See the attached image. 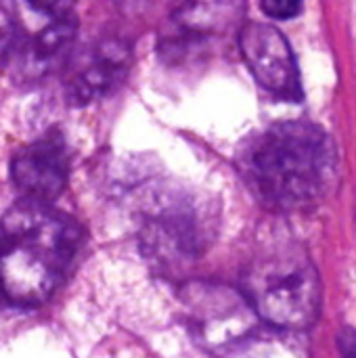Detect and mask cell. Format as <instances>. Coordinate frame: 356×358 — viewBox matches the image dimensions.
Masks as SVG:
<instances>
[{
  "instance_id": "8",
  "label": "cell",
  "mask_w": 356,
  "mask_h": 358,
  "mask_svg": "<svg viewBox=\"0 0 356 358\" xmlns=\"http://www.w3.org/2000/svg\"><path fill=\"white\" fill-rule=\"evenodd\" d=\"M71 159L61 134H46L15 153L10 180L21 199L52 206L69 182Z\"/></svg>"
},
{
  "instance_id": "5",
  "label": "cell",
  "mask_w": 356,
  "mask_h": 358,
  "mask_svg": "<svg viewBox=\"0 0 356 358\" xmlns=\"http://www.w3.org/2000/svg\"><path fill=\"white\" fill-rule=\"evenodd\" d=\"M134 61L132 44L120 36H105L92 42L76 59L65 80V101L71 107H86L113 94Z\"/></svg>"
},
{
  "instance_id": "12",
  "label": "cell",
  "mask_w": 356,
  "mask_h": 358,
  "mask_svg": "<svg viewBox=\"0 0 356 358\" xmlns=\"http://www.w3.org/2000/svg\"><path fill=\"white\" fill-rule=\"evenodd\" d=\"M260 8L273 19H292L302 10V2L296 0H264Z\"/></svg>"
},
{
  "instance_id": "13",
  "label": "cell",
  "mask_w": 356,
  "mask_h": 358,
  "mask_svg": "<svg viewBox=\"0 0 356 358\" xmlns=\"http://www.w3.org/2000/svg\"><path fill=\"white\" fill-rule=\"evenodd\" d=\"M338 346L342 358H356V331L353 327H344L338 336Z\"/></svg>"
},
{
  "instance_id": "1",
  "label": "cell",
  "mask_w": 356,
  "mask_h": 358,
  "mask_svg": "<svg viewBox=\"0 0 356 358\" xmlns=\"http://www.w3.org/2000/svg\"><path fill=\"white\" fill-rule=\"evenodd\" d=\"M237 170L262 206L275 212L304 210L325 199L334 187L338 149L313 122H279L241 145Z\"/></svg>"
},
{
  "instance_id": "3",
  "label": "cell",
  "mask_w": 356,
  "mask_h": 358,
  "mask_svg": "<svg viewBox=\"0 0 356 358\" xmlns=\"http://www.w3.org/2000/svg\"><path fill=\"white\" fill-rule=\"evenodd\" d=\"M241 294L258 319L279 329H308L321 313V279L298 243L260 252L243 273Z\"/></svg>"
},
{
  "instance_id": "11",
  "label": "cell",
  "mask_w": 356,
  "mask_h": 358,
  "mask_svg": "<svg viewBox=\"0 0 356 358\" xmlns=\"http://www.w3.org/2000/svg\"><path fill=\"white\" fill-rule=\"evenodd\" d=\"M15 4L0 2V59L19 50L23 44L21 38V19L17 17Z\"/></svg>"
},
{
  "instance_id": "9",
  "label": "cell",
  "mask_w": 356,
  "mask_h": 358,
  "mask_svg": "<svg viewBox=\"0 0 356 358\" xmlns=\"http://www.w3.org/2000/svg\"><path fill=\"white\" fill-rule=\"evenodd\" d=\"M235 4H185L174 10L157 40V52L168 63L189 61L235 21Z\"/></svg>"
},
{
  "instance_id": "4",
  "label": "cell",
  "mask_w": 356,
  "mask_h": 358,
  "mask_svg": "<svg viewBox=\"0 0 356 358\" xmlns=\"http://www.w3.org/2000/svg\"><path fill=\"white\" fill-rule=\"evenodd\" d=\"M216 233V212L210 203L183 191L155 195L141 214L138 248L157 264L199 258Z\"/></svg>"
},
{
  "instance_id": "7",
  "label": "cell",
  "mask_w": 356,
  "mask_h": 358,
  "mask_svg": "<svg viewBox=\"0 0 356 358\" xmlns=\"http://www.w3.org/2000/svg\"><path fill=\"white\" fill-rule=\"evenodd\" d=\"M189 321L206 344H227L245 336L256 317L241 292L218 283L193 281L180 292Z\"/></svg>"
},
{
  "instance_id": "2",
  "label": "cell",
  "mask_w": 356,
  "mask_h": 358,
  "mask_svg": "<svg viewBox=\"0 0 356 358\" xmlns=\"http://www.w3.org/2000/svg\"><path fill=\"white\" fill-rule=\"evenodd\" d=\"M82 227L52 206L17 201L0 220V294L19 306L48 302L82 250Z\"/></svg>"
},
{
  "instance_id": "10",
  "label": "cell",
  "mask_w": 356,
  "mask_h": 358,
  "mask_svg": "<svg viewBox=\"0 0 356 358\" xmlns=\"http://www.w3.org/2000/svg\"><path fill=\"white\" fill-rule=\"evenodd\" d=\"M78 31V17L69 10V6H61L57 13L48 17V23L29 40H23L19 52H21V65L31 76H42L50 63L63 55L69 44L73 42Z\"/></svg>"
},
{
  "instance_id": "6",
  "label": "cell",
  "mask_w": 356,
  "mask_h": 358,
  "mask_svg": "<svg viewBox=\"0 0 356 358\" xmlns=\"http://www.w3.org/2000/svg\"><path fill=\"white\" fill-rule=\"evenodd\" d=\"M237 42L252 76L264 90L285 101L302 99L296 57L287 38L275 25L248 21L237 34Z\"/></svg>"
}]
</instances>
